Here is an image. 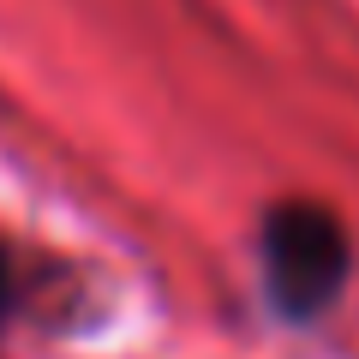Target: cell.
Wrapping results in <instances>:
<instances>
[{
	"label": "cell",
	"mask_w": 359,
	"mask_h": 359,
	"mask_svg": "<svg viewBox=\"0 0 359 359\" xmlns=\"http://www.w3.org/2000/svg\"><path fill=\"white\" fill-rule=\"evenodd\" d=\"M6 299H13V269H6V252H0V318H6Z\"/></svg>",
	"instance_id": "7a4b0ae2"
},
{
	"label": "cell",
	"mask_w": 359,
	"mask_h": 359,
	"mask_svg": "<svg viewBox=\"0 0 359 359\" xmlns=\"http://www.w3.org/2000/svg\"><path fill=\"white\" fill-rule=\"evenodd\" d=\"M347 233L323 204H276L264 216V282L287 318H318L347 282Z\"/></svg>",
	"instance_id": "6da1fadb"
}]
</instances>
